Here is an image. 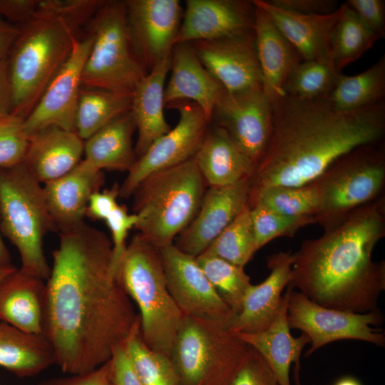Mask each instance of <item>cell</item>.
I'll use <instances>...</instances> for the list:
<instances>
[{
    "mask_svg": "<svg viewBox=\"0 0 385 385\" xmlns=\"http://www.w3.org/2000/svg\"><path fill=\"white\" fill-rule=\"evenodd\" d=\"M288 285L287 322L290 329H299L309 338L311 346L305 356L341 339L361 340L384 346V333L371 327L384 321L378 309L360 314L324 307Z\"/></svg>",
    "mask_w": 385,
    "mask_h": 385,
    "instance_id": "8fae6325",
    "label": "cell"
},
{
    "mask_svg": "<svg viewBox=\"0 0 385 385\" xmlns=\"http://www.w3.org/2000/svg\"><path fill=\"white\" fill-rule=\"evenodd\" d=\"M318 203L317 192L312 182L298 187H268L250 195L248 201L250 207L260 205L284 215L314 217Z\"/></svg>",
    "mask_w": 385,
    "mask_h": 385,
    "instance_id": "d590c367",
    "label": "cell"
},
{
    "mask_svg": "<svg viewBox=\"0 0 385 385\" xmlns=\"http://www.w3.org/2000/svg\"><path fill=\"white\" fill-rule=\"evenodd\" d=\"M59 237L45 287L43 335L63 372L84 374L111 359L138 314L113 274L106 233L83 222Z\"/></svg>",
    "mask_w": 385,
    "mask_h": 385,
    "instance_id": "6da1fadb",
    "label": "cell"
},
{
    "mask_svg": "<svg viewBox=\"0 0 385 385\" xmlns=\"http://www.w3.org/2000/svg\"><path fill=\"white\" fill-rule=\"evenodd\" d=\"M272 102V135L250 180V195L268 187L310 183L351 150L384 143V101L349 111L334 108L327 96L285 94Z\"/></svg>",
    "mask_w": 385,
    "mask_h": 385,
    "instance_id": "7a4b0ae2",
    "label": "cell"
},
{
    "mask_svg": "<svg viewBox=\"0 0 385 385\" xmlns=\"http://www.w3.org/2000/svg\"><path fill=\"white\" fill-rule=\"evenodd\" d=\"M111 385H115V384H113L112 383V381H111Z\"/></svg>",
    "mask_w": 385,
    "mask_h": 385,
    "instance_id": "9f6ffc18",
    "label": "cell"
},
{
    "mask_svg": "<svg viewBox=\"0 0 385 385\" xmlns=\"http://www.w3.org/2000/svg\"><path fill=\"white\" fill-rule=\"evenodd\" d=\"M103 173L85 159L65 175L43 186L47 207L56 232L84 222L91 195L101 190Z\"/></svg>",
    "mask_w": 385,
    "mask_h": 385,
    "instance_id": "44dd1931",
    "label": "cell"
},
{
    "mask_svg": "<svg viewBox=\"0 0 385 385\" xmlns=\"http://www.w3.org/2000/svg\"><path fill=\"white\" fill-rule=\"evenodd\" d=\"M53 364L52 346L43 334L25 332L0 321V366L19 377H29Z\"/></svg>",
    "mask_w": 385,
    "mask_h": 385,
    "instance_id": "4dcf8cb0",
    "label": "cell"
},
{
    "mask_svg": "<svg viewBox=\"0 0 385 385\" xmlns=\"http://www.w3.org/2000/svg\"><path fill=\"white\" fill-rule=\"evenodd\" d=\"M385 56L361 73L354 76L339 74L327 96L339 111H354L384 101Z\"/></svg>",
    "mask_w": 385,
    "mask_h": 385,
    "instance_id": "1f68e13d",
    "label": "cell"
},
{
    "mask_svg": "<svg viewBox=\"0 0 385 385\" xmlns=\"http://www.w3.org/2000/svg\"><path fill=\"white\" fill-rule=\"evenodd\" d=\"M11 260L10 252L6 247L0 233V267L11 265Z\"/></svg>",
    "mask_w": 385,
    "mask_h": 385,
    "instance_id": "f5cc1de1",
    "label": "cell"
},
{
    "mask_svg": "<svg viewBox=\"0 0 385 385\" xmlns=\"http://www.w3.org/2000/svg\"><path fill=\"white\" fill-rule=\"evenodd\" d=\"M273 102L263 88L236 93L225 89L210 123L224 129L241 152L257 167L272 130Z\"/></svg>",
    "mask_w": 385,
    "mask_h": 385,
    "instance_id": "4fadbf2b",
    "label": "cell"
},
{
    "mask_svg": "<svg viewBox=\"0 0 385 385\" xmlns=\"http://www.w3.org/2000/svg\"><path fill=\"white\" fill-rule=\"evenodd\" d=\"M123 345L143 385H180L170 357L150 349L143 342L139 314Z\"/></svg>",
    "mask_w": 385,
    "mask_h": 385,
    "instance_id": "e575fe53",
    "label": "cell"
},
{
    "mask_svg": "<svg viewBox=\"0 0 385 385\" xmlns=\"http://www.w3.org/2000/svg\"><path fill=\"white\" fill-rule=\"evenodd\" d=\"M111 359L97 369L84 374L54 378L41 382L38 385H111Z\"/></svg>",
    "mask_w": 385,
    "mask_h": 385,
    "instance_id": "f6af8a7d",
    "label": "cell"
},
{
    "mask_svg": "<svg viewBox=\"0 0 385 385\" xmlns=\"http://www.w3.org/2000/svg\"><path fill=\"white\" fill-rule=\"evenodd\" d=\"M19 28L0 17V60L7 58Z\"/></svg>",
    "mask_w": 385,
    "mask_h": 385,
    "instance_id": "816d5d0a",
    "label": "cell"
},
{
    "mask_svg": "<svg viewBox=\"0 0 385 385\" xmlns=\"http://www.w3.org/2000/svg\"><path fill=\"white\" fill-rule=\"evenodd\" d=\"M133 49L148 72L171 54L183 18L178 0L125 1Z\"/></svg>",
    "mask_w": 385,
    "mask_h": 385,
    "instance_id": "9a60e30c",
    "label": "cell"
},
{
    "mask_svg": "<svg viewBox=\"0 0 385 385\" xmlns=\"http://www.w3.org/2000/svg\"><path fill=\"white\" fill-rule=\"evenodd\" d=\"M361 24L378 39L385 36V1L384 0H347Z\"/></svg>",
    "mask_w": 385,
    "mask_h": 385,
    "instance_id": "ee69618b",
    "label": "cell"
},
{
    "mask_svg": "<svg viewBox=\"0 0 385 385\" xmlns=\"http://www.w3.org/2000/svg\"><path fill=\"white\" fill-rule=\"evenodd\" d=\"M40 0H0V17L19 28L36 13Z\"/></svg>",
    "mask_w": 385,
    "mask_h": 385,
    "instance_id": "7dc6e473",
    "label": "cell"
},
{
    "mask_svg": "<svg viewBox=\"0 0 385 385\" xmlns=\"http://www.w3.org/2000/svg\"><path fill=\"white\" fill-rule=\"evenodd\" d=\"M111 381L115 385H143L127 355L123 344L113 351Z\"/></svg>",
    "mask_w": 385,
    "mask_h": 385,
    "instance_id": "681fc988",
    "label": "cell"
},
{
    "mask_svg": "<svg viewBox=\"0 0 385 385\" xmlns=\"http://www.w3.org/2000/svg\"><path fill=\"white\" fill-rule=\"evenodd\" d=\"M135 130L136 125L130 111L84 140V159L101 171L128 172L137 160L133 145Z\"/></svg>",
    "mask_w": 385,
    "mask_h": 385,
    "instance_id": "f546056e",
    "label": "cell"
},
{
    "mask_svg": "<svg viewBox=\"0 0 385 385\" xmlns=\"http://www.w3.org/2000/svg\"><path fill=\"white\" fill-rule=\"evenodd\" d=\"M132 95L82 86L76 115L75 130L86 140L99 129L130 111Z\"/></svg>",
    "mask_w": 385,
    "mask_h": 385,
    "instance_id": "d6a6232c",
    "label": "cell"
},
{
    "mask_svg": "<svg viewBox=\"0 0 385 385\" xmlns=\"http://www.w3.org/2000/svg\"><path fill=\"white\" fill-rule=\"evenodd\" d=\"M24 119L11 113L0 115V168L23 163L29 138Z\"/></svg>",
    "mask_w": 385,
    "mask_h": 385,
    "instance_id": "60d3db41",
    "label": "cell"
},
{
    "mask_svg": "<svg viewBox=\"0 0 385 385\" xmlns=\"http://www.w3.org/2000/svg\"><path fill=\"white\" fill-rule=\"evenodd\" d=\"M119 188L115 183L110 189L93 192L89 198L86 216L93 220L104 221L118 205Z\"/></svg>",
    "mask_w": 385,
    "mask_h": 385,
    "instance_id": "bcb514c9",
    "label": "cell"
},
{
    "mask_svg": "<svg viewBox=\"0 0 385 385\" xmlns=\"http://www.w3.org/2000/svg\"><path fill=\"white\" fill-rule=\"evenodd\" d=\"M115 278L139 309L145 344L170 356L184 314L168 289L160 250L138 232L126 247Z\"/></svg>",
    "mask_w": 385,
    "mask_h": 385,
    "instance_id": "8992f818",
    "label": "cell"
},
{
    "mask_svg": "<svg viewBox=\"0 0 385 385\" xmlns=\"http://www.w3.org/2000/svg\"><path fill=\"white\" fill-rule=\"evenodd\" d=\"M250 207L257 251L275 238L292 237L300 228L316 223L314 217L284 215L260 205Z\"/></svg>",
    "mask_w": 385,
    "mask_h": 385,
    "instance_id": "ab89813d",
    "label": "cell"
},
{
    "mask_svg": "<svg viewBox=\"0 0 385 385\" xmlns=\"http://www.w3.org/2000/svg\"><path fill=\"white\" fill-rule=\"evenodd\" d=\"M231 385H280L263 357L250 346Z\"/></svg>",
    "mask_w": 385,
    "mask_h": 385,
    "instance_id": "7bdbcfd3",
    "label": "cell"
},
{
    "mask_svg": "<svg viewBox=\"0 0 385 385\" xmlns=\"http://www.w3.org/2000/svg\"><path fill=\"white\" fill-rule=\"evenodd\" d=\"M104 1L40 0L35 15L19 27L6 58L11 114L25 119L71 55L80 30Z\"/></svg>",
    "mask_w": 385,
    "mask_h": 385,
    "instance_id": "277c9868",
    "label": "cell"
},
{
    "mask_svg": "<svg viewBox=\"0 0 385 385\" xmlns=\"http://www.w3.org/2000/svg\"><path fill=\"white\" fill-rule=\"evenodd\" d=\"M171 67V54L155 66L138 83L132 95L130 112L138 138L137 158L159 138L170 130L164 115L165 81Z\"/></svg>",
    "mask_w": 385,
    "mask_h": 385,
    "instance_id": "4316f807",
    "label": "cell"
},
{
    "mask_svg": "<svg viewBox=\"0 0 385 385\" xmlns=\"http://www.w3.org/2000/svg\"><path fill=\"white\" fill-rule=\"evenodd\" d=\"M165 107L178 111V123L137 158L119 188L121 197L131 196L138 185L150 174L194 158L205 137L210 122L197 104L181 101Z\"/></svg>",
    "mask_w": 385,
    "mask_h": 385,
    "instance_id": "7c38bea8",
    "label": "cell"
},
{
    "mask_svg": "<svg viewBox=\"0 0 385 385\" xmlns=\"http://www.w3.org/2000/svg\"><path fill=\"white\" fill-rule=\"evenodd\" d=\"M29 138L23 163L41 183L65 175L81 161L84 140L75 131L53 125Z\"/></svg>",
    "mask_w": 385,
    "mask_h": 385,
    "instance_id": "603a6c76",
    "label": "cell"
},
{
    "mask_svg": "<svg viewBox=\"0 0 385 385\" xmlns=\"http://www.w3.org/2000/svg\"><path fill=\"white\" fill-rule=\"evenodd\" d=\"M170 71V78L165 88V105L192 101L210 122L214 106L224 88L205 68L190 43L174 45Z\"/></svg>",
    "mask_w": 385,
    "mask_h": 385,
    "instance_id": "cb8c5ba5",
    "label": "cell"
},
{
    "mask_svg": "<svg viewBox=\"0 0 385 385\" xmlns=\"http://www.w3.org/2000/svg\"><path fill=\"white\" fill-rule=\"evenodd\" d=\"M254 28L255 6L251 1L187 0L175 44L240 35Z\"/></svg>",
    "mask_w": 385,
    "mask_h": 385,
    "instance_id": "d6986e66",
    "label": "cell"
},
{
    "mask_svg": "<svg viewBox=\"0 0 385 385\" xmlns=\"http://www.w3.org/2000/svg\"><path fill=\"white\" fill-rule=\"evenodd\" d=\"M194 159L210 187L226 186L251 180L256 169L227 133L212 123Z\"/></svg>",
    "mask_w": 385,
    "mask_h": 385,
    "instance_id": "83f0119b",
    "label": "cell"
},
{
    "mask_svg": "<svg viewBox=\"0 0 385 385\" xmlns=\"http://www.w3.org/2000/svg\"><path fill=\"white\" fill-rule=\"evenodd\" d=\"M268 1L282 9L306 15L330 14L339 6L335 0H270Z\"/></svg>",
    "mask_w": 385,
    "mask_h": 385,
    "instance_id": "c3c4849f",
    "label": "cell"
},
{
    "mask_svg": "<svg viewBox=\"0 0 385 385\" xmlns=\"http://www.w3.org/2000/svg\"><path fill=\"white\" fill-rule=\"evenodd\" d=\"M250 180L226 186H211L200 208L174 244L182 252L197 257L248 205Z\"/></svg>",
    "mask_w": 385,
    "mask_h": 385,
    "instance_id": "ac0fdd59",
    "label": "cell"
},
{
    "mask_svg": "<svg viewBox=\"0 0 385 385\" xmlns=\"http://www.w3.org/2000/svg\"><path fill=\"white\" fill-rule=\"evenodd\" d=\"M253 2L269 14L302 61L332 63L330 37L339 15V6L330 14L306 15L276 6L268 1L253 0Z\"/></svg>",
    "mask_w": 385,
    "mask_h": 385,
    "instance_id": "d4e9b609",
    "label": "cell"
},
{
    "mask_svg": "<svg viewBox=\"0 0 385 385\" xmlns=\"http://www.w3.org/2000/svg\"><path fill=\"white\" fill-rule=\"evenodd\" d=\"M12 93L7 59L0 60V115L11 113Z\"/></svg>",
    "mask_w": 385,
    "mask_h": 385,
    "instance_id": "f907efd6",
    "label": "cell"
},
{
    "mask_svg": "<svg viewBox=\"0 0 385 385\" xmlns=\"http://www.w3.org/2000/svg\"><path fill=\"white\" fill-rule=\"evenodd\" d=\"M93 43L81 72V86L133 95L148 73L130 38L125 1H104L85 26Z\"/></svg>",
    "mask_w": 385,
    "mask_h": 385,
    "instance_id": "30bf717a",
    "label": "cell"
},
{
    "mask_svg": "<svg viewBox=\"0 0 385 385\" xmlns=\"http://www.w3.org/2000/svg\"><path fill=\"white\" fill-rule=\"evenodd\" d=\"M379 39L359 21L346 4L339 5V15L330 37V57L338 73L358 60Z\"/></svg>",
    "mask_w": 385,
    "mask_h": 385,
    "instance_id": "836d02e7",
    "label": "cell"
},
{
    "mask_svg": "<svg viewBox=\"0 0 385 385\" xmlns=\"http://www.w3.org/2000/svg\"><path fill=\"white\" fill-rule=\"evenodd\" d=\"M232 323L184 315L170 355L180 385H231L250 348Z\"/></svg>",
    "mask_w": 385,
    "mask_h": 385,
    "instance_id": "52a82bcc",
    "label": "cell"
},
{
    "mask_svg": "<svg viewBox=\"0 0 385 385\" xmlns=\"http://www.w3.org/2000/svg\"><path fill=\"white\" fill-rule=\"evenodd\" d=\"M16 269L12 264L0 267V282L10 273Z\"/></svg>",
    "mask_w": 385,
    "mask_h": 385,
    "instance_id": "11a10c76",
    "label": "cell"
},
{
    "mask_svg": "<svg viewBox=\"0 0 385 385\" xmlns=\"http://www.w3.org/2000/svg\"><path fill=\"white\" fill-rule=\"evenodd\" d=\"M255 6V36L263 89L272 101L284 94L283 87L290 71L302 61L298 52L277 29L269 14Z\"/></svg>",
    "mask_w": 385,
    "mask_h": 385,
    "instance_id": "484cf974",
    "label": "cell"
},
{
    "mask_svg": "<svg viewBox=\"0 0 385 385\" xmlns=\"http://www.w3.org/2000/svg\"><path fill=\"white\" fill-rule=\"evenodd\" d=\"M44 280L16 268L0 282V321L43 334Z\"/></svg>",
    "mask_w": 385,
    "mask_h": 385,
    "instance_id": "f1b7e54d",
    "label": "cell"
},
{
    "mask_svg": "<svg viewBox=\"0 0 385 385\" xmlns=\"http://www.w3.org/2000/svg\"><path fill=\"white\" fill-rule=\"evenodd\" d=\"M92 43L93 37L88 33L76 42L71 55L24 119L28 136L53 125L76 132L81 72Z\"/></svg>",
    "mask_w": 385,
    "mask_h": 385,
    "instance_id": "5bb4252c",
    "label": "cell"
},
{
    "mask_svg": "<svg viewBox=\"0 0 385 385\" xmlns=\"http://www.w3.org/2000/svg\"><path fill=\"white\" fill-rule=\"evenodd\" d=\"M104 221L111 234L112 268L115 276L117 267L126 250L128 234L137 225L138 217L135 213L130 214L125 206L118 204Z\"/></svg>",
    "mask_w": 385,
    "mask_h": 385,
    "instance_id": "b9f144b4",
    "label": "cell"
},
{
    "mask_svg": "<svg viewBox=\"0 0 385 385\" xmlns=\"http://www.w3.org/2000/svg\"><path fill=\"white\" fill-rule=\"evenodd\" d=\"M318 195L316 223L324 230L384 196V143L358 147L334 160L312 181Z\"/></svg>",
    "mask_w": 385,
    "mask_h": 385,
    "instance_id": "9c48e42d",
    "label": "cell"
},
{
    "mask_svg": "<svg viewBox=\"0 0 385 385\" xmlns=\"http://www.w3.org/2000/svg\"><path fill=\"white\" fill-rule=\"evenodd\" d=\"M160 250L168 289L184 315L233 322L236 317L196 257L172 245Z\"/></svg>",
    "mask_w": 385,
    "mask_h": 385,
    "instance_id": "2e32d148",
    "label": "cell"
},
{
    "mask_svg": "<svg viewBox=\"0 0 385 385\" xmlns=\"http://www.w3.org/2000/svg\"><path fill=\"white\" fill-rule=\"evenodd\" d=\"M0 230L16 247L24 271L47 280L43 239L56 229L43 186L24 163L0 168Z\"/></svg>",
    "mask_w": 385,
    "mask_h": 385,
    "instance_id": "ba28073f",
    "label": "cell"
},
{
    "mask_svg": "<svg viewBox=\"0 0 385 385\" xmlns=\"http://www.w3.org/2000/svg\"><path fill=\"white\" fill-rule=\"evenodd\" d=\"M293 262L290 252H279L267 257L271 272L262 283L251 284L247 289L241 310L230 326L232 331L254 334L270 326L279 309L282 292L291 281Z\"/></svg>",
    "mask_w": 385,
    "mask_h": 385,
    "instance_id": "ffe728a7",
    "label": "cell"
},
{
    "mask_svg": "<svg viewBox=\"0 0 385 385\" xmlns=\"http://www.w3.org/2000/svg\"><path fill=\"white\" fill-rule=\"evenodd\" d=\"M190 44L205 68L227 92L263 88L255 31Z\"/></svg>",
    "mask_w": 385,
    "mask_h": 385,
    "instance_id": "e0dca14e",
    "label": "cell"
},
{
    "mask_svg": "<svg viewBox=\"0 0 385 385\" xmlns=\"http://www.w3.org/2000/svg\"><path fill=\"white\" fill-rule=\"evenodd\" d=\"M289 289L287 285L278 313L267 329L254 334L236 333L263 357L280 385H291L289 371L292 363L294 364V384L301 385L300 356L305 345L310 343V339L304 333L298 337L290 333L287 322Z\"/></svg>",
    "mask_w": 385,
    "mask_h": 385,
    "instance_id": "7402d4cb",
    "label": "cell"
},
{
    "mask_svg": "<svg viewBox=\"0 0 385 385\" xmlns=\"http://www.w3.org/2000/svg\"><path fill=\"white\" fill-rule=\"evenodd\" d=\"M256 252L248 204L203 252L244 267Z\"/></svg>",
    "mask_w": 385,
    "mask_h": 385,
    "instance_id": "74e56055",
    "label": "cell"
},
{
    "mask_svg": "<svg viewBox=\"0 0 385 385\" xmlns=\"http://www.w3.org/2000/svg\"><path fill=\"white\" fill-rule=\"evenodd\" d=\"M196 260L219 295L237 316L252 284L244 267L205 252L196 257Z\"/></svg>",
    "mask_w": 385,
    "mask_h": 385,
    "instance_id": "8d00e7d4",
    "label": "cell"
},
{
    "mask_svg": "<svg viewBox=\"0 0 385 385\" xmlns=\"http://www.w3.org/2000/svg\"><path fill=\"white\" fill-rule=\"evenodd\" d=\"M385 236V195L361 206L294 253L289 285L324 307L354 313L377 309L385 262L372 260Z\"/></svg>",
    "mask_w": 385,
    "mask_h": 385,
    "instance_id": "3957f363",
    "label": "cell"
},
{
    "mask_svg": "<svg viewBox=\"0 0 385 385\" xmlns=\"http://www.w3.org/2000/svg\"><path fill=\"white\" fill-rule=\"evenodd\" d=\"M339 73L330 63L301 61L287 76L283 87L284 93L300 99L327 97Z\"/></svg>",
    "mask_w": 385,
    "mask_h": 385,
    "instance_id": "f35d334b",
    "label": "cell"
},
{
    "mask_svg": "<svg viewBox=\"0 0 385 385\" xmlns=\"http://www.w3.org/2000/svg\"><path fill=\"white\" fill-rule=\"evenodd\" d=\"M205 183L194 158L150 174L132 195L135 228L159 250L174 245L197 213Z\"/></svg>",
    "mask_w": 385,
    "mask_h": 385,
    "instance_id": "5b68a950",
    "label": "cell"
},
{
    "mask_svg": "<svg viewBox=\"0 0 385 385\" xmlns=\"http://www.w3.org/2000/svg\"><path fill=\"white\" fill-rule=\"evenodd\" d=\"M333 385H362V384L354 376H344L337 379Z\"/></svg>",
    "mask_w": 385,
    "mask_h": 385,
    "instance_id": "db71d44e",
    "label": "cell"
}]
</instances>
